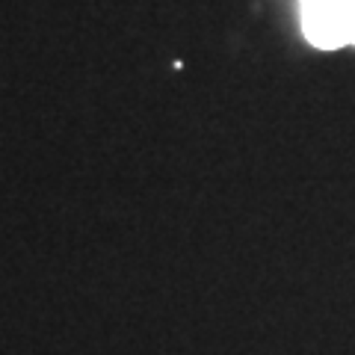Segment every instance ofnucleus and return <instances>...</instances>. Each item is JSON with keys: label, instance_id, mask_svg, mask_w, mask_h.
I'll use <instances>...</instances> for the list:
<instances>
[{"label": "nucleus", "instance_id": "f257e3e1", "mask_svg": "<svg viewBox=\"0 0 355 355\" xmlns=\"http://www.w3.org/2000/svg\"><path fill=\"white\" fill-rule=\"evenodd\" d=\"M302 33L317 48L355 44V0H299Z\"/></svg>", "mask_w": 355, "mask_h": 355}]
</instances>
